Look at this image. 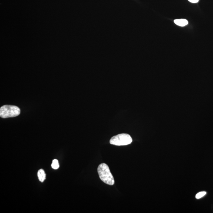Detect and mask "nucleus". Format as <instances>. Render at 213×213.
<instances>
[{
	"instance_id": "nucleus-6",
	"label": "nucleus",
	"mask_w": 213,
	"mask_h": 213,
	"mask_svg": "<svg viewBox=\"0 0 213 213\" xmlns=\"http://www.w3.org/2000/svg\"><path fill=\"white\" fill-rule=\"evenodd\" d=\"M51 167H52V168L54 169H57L59 168V161L55 159L53 161Z\"/></svg>"
},
{
	"instance_id": "nucleus-1",
	"label": "nucleus",
	"mask_w": 213,
	"mask_h": 213,
	"mask_svg": "<svg viewBox=\"0 0 213 213\" xmlns=\"http://www.w3.org/2000/svg\"><path fill=\"white\" fill-rule=\"evenodd\" d=\"M98 172L100 179L104 183L111 186L114 184V179L108 165L105 163L99 165Z\"/></svg>"
},
{
	"instance_id": "nucleus-7",
	"label": "nucleus",
	"mask_w": 213,
	"mask_h": 213,
	"mask_svg": "<svg viewBox=\"0 0 213 213\" xmlns=\"http://www.w3.org/2000/svg\"><path fill=\"white\" fill-rule=\"evenodd\" d=\"M206 192H200L198 193V194L196 195V198L197 199H199V198H202V197L206 195Z\"/></svg>"
},
{
	"instance_id": "nucleus-4",
	"label": "nucleus",
	"mask_w": 213,
	"mask_h": 213,
	"mask_svg": "<svg viewBox=\"0 0 213 213\" xmlns=\"http://www.w3.org/2000/svg\"><path fill=\"white\" fill-rule=\"evenodd\" d=\"M38 177L40 181L41 182H44L46 178V174L44 170L41 169L38 170Z\"/></svg>"
},
{
	"instance_id": "nucleus-3",
	"label": "nucleus",
	"mask_w": 213,
	"mask_h": 213,
	"mask_svg": "<svg viewBox=\"0 0 213 213\" xmlns=\"http://www.w3.org/2000/svg\"><path fill=\"white\" fill-rule=\"evenodd\" d=\"M132 142L130 135L126 133H122L113 136L111 138L110 143L116 146H124L129 145Z\"/></svg>"
},
{
	"instance_id": "nucleus-5",
	"label": "nucleus",
	"mask_w": 213,
	"mask_h": 213,
	"mask_svg": "<svg viewBox=\"0 0 213 213\" xmlns=\"http://www.w3.org/2000/svg\"><path fill=\"white\" fill-rule=\"evenodd\" d=\"M174 22L177 26H187L188 23V22L187 20L185 19H175L174 20Z\"/></svg>"
},
{
	"instance_id": "nucleus-8",
	"label": "nucleus",
	"mask_w": 213,
	"mask_h": 213,
	"mask_svg": "<svg viewBox=\"0 0 213 213\" xmlns=\"http://www.w3.org/2000/svg\"><path fill=\"white\" fill-rule=\"evenodd\" d=\"M188 1L192 3H197L198 2L199 0H188Z\"/></svg>"
},
{
	"instance_id": "nucleus-2",
	"label": "nucleus",
	"mask_w": 213,
	"mask_h": 213,
	"mask_svg": "<svg viewBox=\"0 0 213 213\" xmlns=\"http://www.w3.org/2000/svg\"><path fill=\"white\" fill-rule=\"evenodd\" d=\"M20 109L18 107L11 105H5L0 108V116L3 119L14 117L19 115Z\"/></svg>"
}]
</instances>
